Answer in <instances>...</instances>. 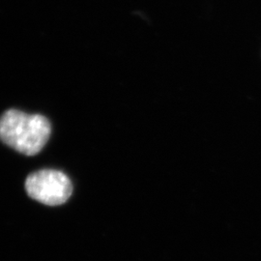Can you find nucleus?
I'll return each instance as SVG.
<instances>
[{
  "instance_id": "obj_2",
  "label": "nucleus",
  "mask_w": 261,
  "mask_h": 261,
  "mask_svg": "<svg viewBox=\"0 0 261 261\" xmlns=\"http://www.w3.org/2000/svg\"><path fill=\"white\" fill-rule=\"evenodd\" d=\"M28 196L46 205L63 204L73 192L71 180L62 171L42 169L31 173L25 181Z\"/></svg>"
},
{
  "instance_id": "obj_1",
  "label": "nucleus",
  "mask_w": 261,
  "mask_h": 261,
  "mask_svg": "<svg viewBox=\"0 0 261 261\" xmlns=\"http://www.w3.org/2000/svg\"><path fill=\"white\" fill-rule=\"evenodd\" d=\"M50 133V122L41 114L8 110L0 116V140L27 156L40 153Z\"/></svg>"
}]
</instances>
